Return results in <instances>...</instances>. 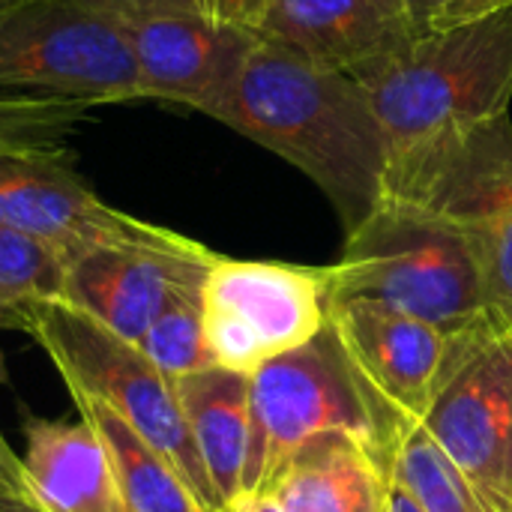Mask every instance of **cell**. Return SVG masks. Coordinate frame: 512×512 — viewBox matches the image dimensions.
<instances>
[{
  "instance_id": "1",
  "label": "cell",
  "mask_w": 512,
  "mask_h": 512,
  "mask_svg": "<svg viewBox=\"0 0 512 512\" xmlns=\"http://www.w3.org/2000/svg\"><path fill=\"white\" fill-rule=\"evenodd\" d=\"M213 120L300 168L336 207L345 234L384 198L387 138L366 87L258 36Z\"/></svg>"
},
{
  "instance_id": "2",
  "label": "cell",
  "mask_w": 512,
  "mask_h": 512,
  "mask_svg": "<svg viewBox=\"0 0 512 512\" xmlns=\"http://www.w3.org/2000/svg\"><path fill=\"white\" fill-rule=\"evenodd\" d=\"M330 300H372L453 333L498 324L471 240L444 216L384 198L327 267Z\"/></svg>"
},
{
  "instance_id": "3",
  "label": "cell",
  "mask_w": 512,
  "mask_h": 512,
  "mask_svg": "<svg viewBox=\"0 0 512 512\" xmlns=\"http://www.w3.org/2000/svg\"><path fill=\"white\" fill-rule=\"evenodd\" d=\"M357 81L375 105L390 159L438 132L510 114L512 6L426 30Z\"/></svg>"
},
{
  "instance_id": "4",
  "label": "cell",
  "mask_w": 512,
  "mask_h": 512,
  "mask_svg": "<svg viewBox=\"0 0 512 512\" xmlns=\"http://www.w3.org/2000/svg\"><path fill=\"white\" fill-rule=\"evenodd\" d=\"M24 333L42 345L66 387L96 396L129 429H135L177 471L201 510H222L174 381L165 378L135 342L117 336L66 300L24 306Z\"/></svg>"
},
{
  "instance_id": "5",
  "label": "cell",
  "mask_w": 512,
  "mask_h": 512,
  "mask_svg": "<svg viewBox=\"0 0 512 512\" xmlns=\"http://www.w3.org/2000/svg\"><path fill=\"white\" fill-rule=\"evenodd\" d=\"M0 93L96 105L144 99L120 18L78 0L0 9Z\"/></svg>"
},
{
  "instance_id": "6",
  "label": "cell",
  "mask_w": 512,
  "mask_h": 512,
  "mask_svg": "<svg viewBox=\"0 0 512 512\" xmlns=\"http://www.w3.org/2000/svg\"><path fill=\"white\" fill-rule=\"evenodd\" d=\"M327 300V267L219 255L201 288L213 366L255 375L264 363L309 345L327 330Z\"/></svg>"
},
{
  "instance_id": "7",
  "label": "cell",
  "mask_w": 512,
  "mask_h": 512,
  "mask_svg": "<svg viewBox=\"0 0 512 512\" xmlns=\"http://www.w3.org/2000/svg\"><path fill=\"white\" fill-rule=\"evenodd\" d=\"M249 396L252 441L243 492H261L291 453L327 432L363 435L387 453L384 432L330 327L249 375Z\"/></svg>"
},
{
  "instance_id": "8",
  "label": "cell",
  "mask_w": 512,
  "mask_h": 512,
  "mask_svg": "<svg viewBox=\"0 0 512 512\" xmlns=\"http://www.w3.org/2000/svg\"><path fill=\"white\" fill-rule=\"evenodd\" d=\"M327 327L387 447L393 435L423 423L459 351L483 330L453 333L372 300H327Z\"/></svg>"
},
{
  "instance_id": "9",
  "label": "cell",
  "mask_w": 512,
  "mask_h": 512,
  "mask_svg": "<svg viewBox=\"0 0 512 512\" xmlns=\"http://www.w3.org/2000/svg\"><path fill=\"white\" fill-rule=\"evenodd\" d=\"M423 429L489 512L512 498V330L489 324L459 351Z\"/></svg>"
},
{
  "instance_id": "10",
  "label": "cell",
  "mask_w": 512,
  "mask_h": 512,
  "mask_svg": "<svg viewBox=\"0 0 512 512\" xmlns=\"http://www.w3.org/2000/svg\"><path fill=\"white\" fill-rule=\"evenodd\" d=\"M216 258L204 243L147 222L132 240L72 261L63 300L138 345L165 309L201 297Z\"/></svg>"
},
{
  "instance_id": "11",
  "label": "cell",
  "mask_w": 512,
  "mask_h": 512,
  "mask_svg": "<svg viewBox=\"0 0 512 512\" xmlns=\"http://www.w3.org/2000/svg\"><path fill=\"white\" fill-rule=\"evenodd\" d=\"M0 222L51 246L69 264L132 240L147 225L105 204L72 168L66 147L0 150Z\"/></svg>"
},
{
  "instance_id": "12",
  "label": "cell",
  "mask_w": 512,
  "mask_h": 512,
  "mask_svg": "<svg viewBox=\"0 0 512 512\" xmlns=\"http://www.w3.org/2000/svg\"><path fill=\"white\" fill-rule=\"evenodd\" d=\"M144 99L210 114L258 42L255 30L192 9H159L123 21Z\"/></svg>"
},
{
  "instance_id": "13",
  "label": "cell",
  "mask_w": 512,
  "mask_h": 512,
  "mask_svg": "<svg viewBox=\"0 0 512 512\" xmlns=\"http://www.w3.org/2000/svg\"><path fill=\"white\" fill-rule=\"evenodd\" d=\"M423 30L408 0H267L258 36L330 72L363 75Z\"/></svg>"
},
{
  "instance_id": "14",
  "label": "cell",
  "mask_w": 512,
  "mask_h": 512,
  "mask_svg": "<svg viewBox=\"0 0 512 512\" xmlns=\"http://www.w3.org/2000/svg\"><path fill=\"white\" fill-rule=\"evenodd\" d=\"M21 477L36 512H126L111 456L84 417L27 420Z\"/></svg>"
},
{
  "instance_id": "15",
  "label": "cell",
  "mask_w": 512,
  "mask_h": 512,
  "mask_svg": "<svg viewBox=\"0 0 512 512\" xmlns=\"http://www.w3.org/2000/svg\"><path fill=\"white\" fill-rule=\"evenodd\" d=\"M255 495H270L285 512H384V450L354 432L318 435Z\"/></svg>"
},
{
  "instance_id": "16",
  "label": "cell",
  "mask_w": 512,
  "mask_h": 512,
  "mask_svg": "<svg viewBox=\"0 0 512 512\" xmlns=\"http://www.w3.org/2000/svg\"><path fill=\"white\" fill-rule=\"evenodd\" d=\"M174 390L219 507H228L246 489V462L252 441L249 375L210 366L177 378Z\"/></svg>"
},
{
  "instance_id": "17",
  "label": "cell",
  "mask_w": 512,
  "mask_h": 512,
  "mask_svg": "<svg viewBox=\"0 0 512 512\" xmlns=\"http://www.w3.org/2000/svg\"><path fill=\"white\" fill-rule=\"evenodd\" d=\"M66 390L78 414L99 432L111 456L126 512H204L201 504L192 498V492L186 489V483L177 477V471L108 405H102L96 396L78 387H66Z\"/></svg>"
},
{
  "instance_id": "18",
  "label": "cell",
  "mask_w": 512,
  "mask_h": 512,
  "mask_svg": "<svg viewBox=\"0 0 512 512\" xmlns=\"http://www.w3.org/2000/svg\"><path fill=\"white\" fill-rule=\"evenodd\" d=\"M384 468L408 489L423 512H489L423 423L393 435Z\"/></svg>"
},
{
  "instance_id": "19",
  "label": "cell",
  "mask_w": 512,
  "mask_h": 512,
  "mask_svg": "<svg viewBox=\"0 0 512 512\" xmlns=\"http://www.w3.org/2000/svg\"><path fill=\"white\" fill-rule=\"evenodd\" d=\"M453 225L471 240L492 318L512 330V186L489 195Z\"/></svg>"
},
{
  "instance_id": "20",
  "label": "cell",
  "mask_w": 512,
  "mask_h": 512,
  "mask_svg": "<svg viewBox=\"0 0 512 512\" xmlns=\"http://www.w3.org/2000/svg\"><path fill=\"white\" fill-rule=\"evenodd\" d=\"M69 261L51 246L0 222V300L24 309L63 300Z\"/></svg>"
},
{
  "instance_id": "21",
  "label": "cell",
  "mask_w": 512,
  "mask_h": 512,
  "mask_svg": "<svg viewBox=\"0 0 512 512\" xmlns=\"http://www.w3.org/2000/svg\"><path fill=\"white\" fill-rule=\"evenodd\" d=\"M87 114L90 105L72 99L0 93V150L63 147Z\"/></svg>"
},
{
  "instance_id": "22",
  "label": "cell",
  "mask_w": 512,
  "mask_h": 512,
  "mask_svg": "<svg viewBox=\"0 0 512 512\" xmlns=\"http://www.w3.org/2000/svg\"><path fill=\"white\" fill-rule=\"evenodd\" d=\"M138 348L144 357L171 381L186 378L192 372L210 369V351L204 342V321H201V297H189L165 309L150 330L141 336Z\"/></svg>"
},
{
  "instance_id": "23",
  "label": "cell",
  "mask_w": 512,
  "mask_h": 512,
  "mask_svg": "<svg viewBox=\"0 0 512 512\" xmlns=\"http://www.w3.org/2000/svg\"><path fill=\"white\" fill-rule=\"evenodd\" d=\"M408 3L417 12L423 30H441L512 6V0H408Z\"/></svg>"
},
{
  "instance_id": "24",
  "label": "cell",
  "mask_w": 512,
  "mask_h": 512,
  "mask_svg": "<svg viewBox=\"0 0 512 512\" xmlns=\"http://www.w3.org/2000/svg\"><path fill=\"white\" fill-rule=\"evenodd\" d=\"M264 6H267V0H198V9L207 18L225 21V24H237V27L255 30V33L261 27Z\"/></svg>"
},
{
  "instance_id": "25",
  "label": "cell",
  "mask_w": 512,
  "mask_h": 512,
  "mask_svg": "<svg viewBox=\"0 0 512 512\" xmlns=\"http://www.w3.org/2000/svg\"><path fill=\"white\" fill-rule=\"evenodd\" d=\"M96 12H105L111 18H135V15H147V12H159V9H192V12H201L198 9V0H78ZM204 15V12H201Z\"/></svg>"
},
{
  "instance_id": "26",
  "label": "cell",
  "mask_w": 512,
  "mask_h": 512,
  "mask_svg": "<svg viewBox=\"0 0 512 512\" xmlns=\"http://www.w3.org/2000/svg\"><path fill=\"white\" fill-rule=\"evenodd\" d=\"M0 498L24 504V477H21V456L9 447L6 435L0 432Z\"/></svg>"
},
{
  "instance_id": "27",
  "label": "cell",
  "mask_w": 512,
  "mask_h": 512,
  "mask_svg": "<svg viewBox=\"0 0 512 512\" xmlns=\"http://www.w3.org/2000/svg\"><path fill=\"white\" fill-rule=\"evenodd\" d=\"M384 512H423L420 504L408 495V489L387 474V495H384Z\"/></svg>"
},
{
  "instance_id": "28",
  "label": "cell",
  "mask_w": 512,
  "mask_h": 512,
  "mask_svg": "<svg viewBox=\"0 0 512 512\" xmlns=\"http://www.w3.org/2000/svg\"><path fill=\"white\" fill-rule=\"evenodd\" d=\"M222 512H285L270 495H255V492H243L237 501H231Z\"/></svg>"
},
{
  "instance_id": "29",
  "label": "cell",
  "mask_w": 512,
  "mask_h": 512,
  "mask_svg": "<svg viewBox=\"0 0 512 512\" xmlns=\"http://www.w3.org/2000/svg\"><path fill=\"white\" fill-rule=\"evenodd\" d=\"M0 330H24V309L0 300Z\"/></svg>"
},
{
  "instance_id": "30",
  "label": "cell",
  "mask_w": 512,
  "mask_h": 512,
  "mask_svg": "<svg viewBox=\"0 0 512 512\" xmlns=\"http://www.w3.org/2000/svg\"><path fill=\"white\" fill-rule=\"evenodd\" d=\"M0 512H36L33 507H27V504H21V501H3L0 498Z\"/></svg>"
},
{
  "instance_id": "31",
  "label": "cell",
  "mask_w": 512,
  "mask_h": 512,
  "mask_svg": "<svg viewBox=\"0 0 512 512\" xmlns=\"http://www.w3.org/2000/svg\"><path fill=\"white\" fill-rule=\"evenodd\" d=\"M15 3H21V0H0V9H6V6H15Z\"/></svg>"
},
{
  "instance_id": "32",
  "label": "cell",
  "mask_w": 512,
  "mask_h": 512,
  "mask_svg": "<svg viewBox=\"0 0 512 512\" xmlns=\"http://www.w3.org/2000/svg\"><path fill=\"white\" fill-rule=\"evenodd\" d=\"M510 512H512V498H510Z\"/></svg>"
}]
</instances>
